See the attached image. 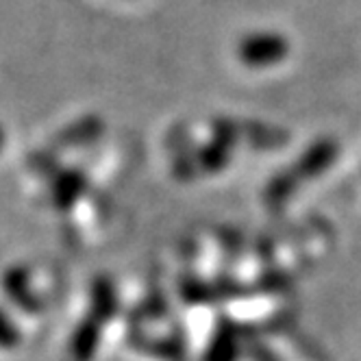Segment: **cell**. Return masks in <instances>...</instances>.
Segmentation results:
<instances>
[{
	"instance_id": "cell-1",
	"label": "cell",
	"mask_w": 361,
	"mask_h": 361,
	"mask_svg": "<svg viewBox=\"0 0 361 361\" xmlns=\"http://www.w3.org/2000/svg\"><path fill=\"white\" fill-rule=\"evenodd\" d=\"M288 39L276 33H257L248 35L240 42L238 55L250 68L274 66L288 57Z\"/></svg>"
},
{
	"instance_id": "cell-2",
	"label": "cell",
	"mask_w": 361,
	"mask_h": 361,
	"mask_svg": "<svg viewBox=\"0 0 361 361\" xmlns=\"http://www.w3.org/2000/svg\"><path fill=\"white\" fill-rule=\"evenodd\" d=\"M333 157H335V146L331 142H320L305 152V157L294 166V170L290 174L294 176V180L312 178V176L320 174L331 164Z\"/></svg>"
},
{
	"instance_id": "cell-3",
	"label": "cell",
	"mask_w": 361,
	"mask_h": 361,
	"mask_svg": "<svg viewBox=\"0 0 361 361\" xmlns=\"http://www.w3.org/2000/svg\"><path fill=\"white\" fill-rule=\"evenodd\" d=\"M85 188V178L83 174H79L76 170H68L63 174H59L53 183V202L57 204L59 209H68L72 202H76L83 194Z\"/></svg>"
},
{
	"instance_id": "cell-4",
	"label": "cell",
	"mask_w": 361,
	"mask_h": 361,
	"mask_svg": "<svg viewBox=\"0 0 361 361\" xmlns=\"http://www.w3.org/2000/svg\"><path fill=\"white\" fill-rule=\"evenodd\" d=\"M3 144H5V135H3V128H0V148H3Z\"/></svg>"
}]
</instances>
